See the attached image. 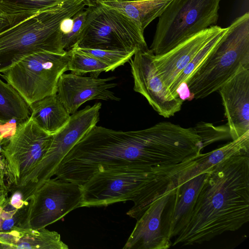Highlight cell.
Segmentation results:
<instances>
[{
	"label": "cell",
	"mask_w": 249,
	"mask_h": 249,
	"mask_svg": "<svg viewBox=\"0 0 249 249\" xmlns=\"http://www.w3.org/2000/svg\"><path fill=\"white\" fill-rule=\"evenodd\" d=\"M239 155L209 168L190 221L172 246L201 244L249 221V157Z\"/></svg>",
	"instance_id": "cell-1"
},
{
	"label": "cell",
	"mask_w": 249,
	"mask_h": 249,
	"mask_svg": "<svg viewBox=\"0 0 249 249\" xmlns=\"http://www.w3.org/2000/svg\"><path fill=\"white\" fill-rule=\"evenodd\" d=\"M192 161L160 166L134 164L100 170L81 185V207L131 200L134 205L126 214L138 220L155 199L176 188L179 173Z\"/></svg>",
	"instance_id": "cell-2"
},
{
	"label": "cell",
	"mask_w": 249,
	"mask_h": 249,
	"mask_svg": "<svg viewBox=\"0 0 249 249\" xmlns=\"http://www.w3.org/2000/svg\"><path fill=\"white\" fill-rule=\"evenodd\" d=\"M88 6L87 0H62L0 33V73L40 52L65 54L60 23Z\"/></svg>",
	"instance_id": "cell-3"
},
{
	"label": "cell",
	"mask_w": 249,
	"mask_h": 249,
	"mask_svg": "<svg viewBox=\"0 0 249 249\" xmlns=\"http://www.w3.org/2000/svg\"><path fill=\"white\" fill-rule=\"evenodd\" d=\"M209 59L190 77L187 85L193 99L217 91L242 67L249 68V13L237 18Z\"/></svg>",
	"instance_id": "cell-4"
},
{
	"label": "cell",
	"mask_w": 249,
	"mask_h": 249,
	"mask_svg": "<svg viewBox=\"0 0 249 249\" xmlns=\"http://www.w3.org/2000/svg\"><path fill=\"white\" fill-rule=\"evenodd\" d=\"M221 0H172L159 17L150 50L155 55L216 25Z\"/></svg>",
	"instance_id": "cell-5"
},
{
	"label": "cell",
	"mask_w": 249,
	"mask_h": 249,
	"mask_svg": "<svg viewBox=\"0 0 249 249\" xmlns=\"http://www.w3.org/2000/svg\"><path fill=\"white\" fill-rule=\"evenodd\" d=\"M88 7L86 21L73 47L127 51L148 49L144 31L135 21L100 3Z\"/></svg>",
	"instance_id": "cell-6"
},
{
	"label": "cell",
	"mask_w": 249,
	"mask_h": 249,
	"mask_svg": "<svg viewBox=\"0 0 249 249\" xmlns=\"http://www.w3.org/2000/svg\"><path fill=\"white\" fill-rule=\"evenodd\" d=\"M70 59L68 52L63 54L37 52L24 57L0 75L30 106L56 93L58 79L68 71Z\"/></svg>",
	"instance_id": "cell-7"
},
{
	"label": "cell",
	"mask_w": 249,
	"mask_h": 249,
	"mask_svg": "<svg viewBox=\"0 0 249 249\" xmlns=\"http://www.w3.org/2000/svg\"><path fill=\"white\" fill-rule=\"evenodd\" d=\"M53 139L31 117L18 124L2 146L4 178L9 192L22 186L26 177L49 149Z\"/></svg>",
	"instance_id": "cell-8"
},
{
	"label": "cell",
	"mask_w": 249,
	"mask_h": 249,
	"mask_svg": "<svg viewBox=\"0 0 249 249\" xmlns=\"http://www.w3.org/2000/svg\"><path fill=\"white\" fill-rule=\"evenodd\" d=\"M82 199L81 185L57 178L46 180L29 198L26 228H46L81 207Z\"/></svg>",
	"instance_id": "cell-9"
},
{
	"label": "cell",
	"mask_w": 249,
	"mask_h": 249,
	"mask_svg": "<svg viewBox=\"0 0 249 249\" xmlns=\"http://www.w3.org/2000/svg\"><path fill=\"white\" fill-rule=\"evenodd\" d=\"M149 49L137 50L129 60L134 80V90L140 93L160 115L173 116L179 112L184 101L173 95L159 74Z\"/></svg>",
	"instance_id": "cell-10"
},
{
	"label": "cell",
	"mask_w": 249,
	"mask_h": 249,
	"mask_svg": "<svg viewBox=\"0 0 249 249\" xmlns=\"http://www.w3.org/2000/svg\"><path fill=\"white\" fill-rule=\"evenodd\" d=\"M115 78L113 76L100 78L63 73L57 84L56 94L71 115L88 101L94 99L119 101L120 98L110 90L117 85L115 83L109 82Z\"/></svg>",
	"instance_id": "cell-11"
},
{
	"label": "cell",
	"mask_w": 249,
	"mask_h": 249,
	"mask_svg": "<svg viewBox=\"0 0 249 249\" xmlns=\"http://www.w3.org/2000/svg\"><path fill=\"white\" fill-rule=\"evenodd\" d=\"M218 90L230 136L236 140L249 131V68L241 67Z\"/></svg>",
	"instance_id": "cell-12"
},
{
	"label": "cell",
	"mask_w": 249,
	"mask_h": 249,
	"mask_svg": "<svg viewBox=\"0 0 249 249\" xmlns=\"http://www.w3.org/2000/svg\"><path fill=\"white\" fill-rule=\"evenodd\" d=\"M210 169L178 186L171 194L161 218L162 233L169 240L189 223L198 195Z\"/></svg>",
	"instance_id": "cell-13"
},
{
	"label": "cell",
	"mask_w": 249,
	"mask_h": 249,
	"mask_svg": "<svg viewBox=\"0 0 249 249\" xmlns=\"http://www.w3.org/2000/svg\"><path fill=\"white\" fill-rule=\"evenodd\" d=\"M222 27L212 26L189 37L168 52L151 58L158 72L169 89L179 74L203 46Z\"/></svg>",
	"instance_id": "cell-14"
},
{
	"label": "cell",
	"mask_w": 249,
	"mask_h": 249,
	"mask_svg": "<svg viewBox=\"0 0 249 249\" xmlns=\"http://www.w3.org/2000/svg\"><path fill=\"white\" fill-rule=\"evenodd\" d=\"M175 188L167 191L150 204L137 220L123 249H166L171 247L170 240L162 232L161 218L163 210Z\"/></svg>",
	"instance_id": "cell-15"
},
{
	"label": "cell",
	"mask_w": 249,
	"mask_h": 249,
	"mask_svg": "<svg viewBox=\"0 0 249 249\" xmlns=\"http://www.w3.org/2000/svg\"><path fill=\"white\" fill-rule=\"evenodd\" d=\"M249 131L238 139L205 154H200L193 162L180 172L177 186L196 175L206 171L225 159L232 156L249 154Z\"/></svg>",
	"instance_id": "cell-16"
},
{
	"label": "cell",
	"mask_w": 249,
	"mask_h": 249,
	"mask_svg": "<svg viewBox=\"0 0 249 249\" xmlns=\"http://www.w3.org/2000/svg\"><path fill=\"white\" fill-rule=\"evenodd\" d=\"M0 242L11 249H68V246L55 231L45 228L39 229H20L9 233L0 234Z\"/></svg>",
	"instance_id": "cell-17"
},
{
	"label": "cell",
	"mask_w": 249,
	"mask_h": 249,
	"mask_svg": "<svg viewBox=\"0 0 249 249\" xmlns=\"http://www.w3.org/2000/svg\"><path fill=\"white\" fill-rule=\"evenodd\" d=\"M30 117L35 124L48 134L53 135L67 123L71 115L56 93L46 96L29 106Z\"/></svg>",
	"instance_id": "cell-18"
},
{
	"label": "cell",
	"mask_w": 249,
	"mask_h": 249,
	"mask_svg": "<svg viewBox=\"0 0 249 249\" xmlns=\"http://www.w3.org/2000/svg\"><path fill=\"white\" fill-rule=\"evenodd\" d=\"M172 0H106L103 5L117 10L135 21L143 31L159 18Z\"/></svg>",
	"instance_id": "cell-19"
},
{
	"label": "cell",
	"mask_w": 249,
	"mask_h": 249,
	"mask_svg": "<svg viewBox=\"0 0 249 249\" xmlns=\"http://www.w3.org/2000/svg\"><path fill=\"white\" fill-rule=\"evenodd\" d=\"M29 105L8 83L0 78V122L16 121L18 124L30 116Z\"/></svg>",
	"instance_id": "cell-20"
},
{
	"label": "cell",
	"mask_w": 249,
	"mask_h": 249,
	"mask_svg": "<svg viewBox=\"0 0 249 249\" xmlns=\"http://www.w3.org/2000/svg\"><path fill=\"white\" fill-rule=\"evenodd\" d=\"M62 0H0V10L11 27Z\"/></svg>",
	"instance_id": "cell-21"
},
{
	"label": "cell",
	"mask_w": 249,
	"mask_h": 249,
	"mask_svg": "<svg viewBox=\"0 0 249 249\" xmlns=\"http://www.w3.org/2000/svg\"><path fill=\"white\" fill-rule=\"evenodd\" d=\"M227 29V27H222L220 31L203 46L194 58L182 71L170 89L174 96L179 97L177 93L178 87L182 83H187L192 74L209 59L220 42Z\"/></svg>",
	"instance_id": "cell-22"
},
{
	"label": "cell",
	"mask_w": 249,
	"mask_h": 249,
	"mask_svg": "<svg viewBox=\"0 0 249 249\" xmlns=\"http://www.w3.org/2000/svg\"><path fill=\"white\" fill-rule=\"evenodd\" d=\"M67 52L70 56L68 71L71 73L79 75L89 73L90 76L98 77L102 72L110 71L107 65L75 48Z\"/></svg>",
	"instance_id": "cell-23"
},
{
	"label": "cell",
	"mask_w": 249,
	"mask_h": 249,
	"mask_svg": "<svg viewBox=\"0 0 249 249\" xmlns=\"http://www.w3.org/2000/svg\"><path fill=\"white\" fill-rule=\"evenodd\" d=\"M28 203L17 209L10 205L7 197L0 206V234L27 228L26 220Z\"/></svg>",
	"instance_id": "cell-24"
},
{
	"label": "cell",
	"mask_w": 249,
	"mask_h": 249,
	"mask_svg": "<svg viewBox=\"0 0 249 249\" xmlns=\"http://www.w3.org/2000/svg\"><path fill=\"white\" fill-rule=\"evenodd\" d=\"M73 48L97 59L107 65L109 67L110 71H113L118 67L124 65L125 63L129 62L137 51L107 50L81 48L76 47Z\"/></svg>",
	"instance_id": "cell-25"
},
{
	"label": "cell",
	"mask_w": 249,
	"mask_h": 249,
	"mask_svg": "<svg viewBox=\"0 0 249 249\" xmlns=\"http://www.w3.org/2000/svg\"><path fill=\"white\" fill-rule=\"evenodd\" d=\"M89 11L88 6L73 17V24L71 31L66 35H63L62 46L67 52L71 50L77 42L80 33L86 21Z\"/></svg>",
	"instance_id": "cell-26"
},
{
	"label": "cell",
	"mask_w": 249,
	"mask_h": 249,
	"mask_svg": "<svg viewBox=\"0 0 249 249\" xmlns=\"http://www.w3.org/2000/svg\"><path fill=\"white\" fill-rule=\"evenodd\" d=\"M11 193V195L10 197L8 198V199L10 205L14 208L19 209L29 203V201L24 202L23 200L22 196L20 192L14 191Z\"/></svg>",
	"instance_id": "cell-27"
},
{
	"label": "cell",
	"mask_w": 249,
	"mask_h": 249,
	"mask_svg": "<svg viewBox=\"0 0 249 249\" xmlns=\"http://www.w3.org/2000/svg\"><path fill=\"white\" fill-rule=\"evenodd\" d=\"M73 24V18H68L63 20L60 25V29L62 35L69 33L72 29Z\"/></svg>",
	"instance_id": "cell-28"
},
{
	"label": "cell",
	"mask_w": 249,
	"mask_h": 249,
	"mask_svg": "<svg viewBox=\"0 0 249 249\" xmlns=\"http://www.w3.org/2000/svg\"><path fill=\"white\" fill-rule=\"evenodd\" d=\"M10 27V25L7 17L0 10V33Z\"/></svg>",
	"instance_id": "cell-29"
},
{
	"label": "cell",
	"mask_w": 249,
	"mask_h": 249,
	"mask_svg": "<svg viewBox=\"0 0 249 249\" xmlns=\"http://www.w3.org/2000/svg\"><path fill=\"white\" fill-rule=\"evenodd\" d=\"M9 190H3L0 191V206L4 203L6 199Z\"/></svg>",
	"instance_id": "cell-30"
},
{
	"label": "cell",
	"mask_w": 249,
	"mask_h": 249,
	"mask_svg": "<svg viewBox=\"0 0 249 249\" xmlns=\"http://www.w3.org/2000/svg\"><path fill=\"white\" fill-rule=\"evenodd\" d=\"M9 190L7 186L4 182V176L0 175V191Z\"/></svg>",
	"instance_id": "cell-31"
},
{
	"label": "cell",
	"mask_w": 249,
	"mask_h": 249,
	"mask_svg": "<svg viewBox=\"0 0 249 249\" xmlns=\"http://www.w3.org/2000/svg\"><path fill=\"white\" fill-rule=\"evenodd\" d=\"M88 4V6H92L97 5L100 2L105 1L106 0H87Z\"/></svg>",
	"instance_id": "cell-32"
},
{
	"label": "cell",
	"mask_w": 249,
	"mask_h": 249,
	"mask_svg": "<svg viewBox=\"0 0 249 249\" xmlns=\"http://www.w3.org/2000/svg\"><path fill=\"white\" fill-rule=\"evenodd\" d=\"M4 164L0 161V175H4Z\"/></svg>",
	"instance_id": "cell-33"
},
{
	"label": "cell",
	"mask_w": 249,
	"mask_h": 249,
	"mask_svg": "<svg viewBox=\"0 0 249 249\" xmlns=\"http://www.w3.org/2000/svg\"><path fill=\"white\" fill-rule=\"evenodd\" d=\"M0 249H11V247L6 244L0 242Z\"/></svg>",
	"instance_id": "cell-34"
}]
</instances>
